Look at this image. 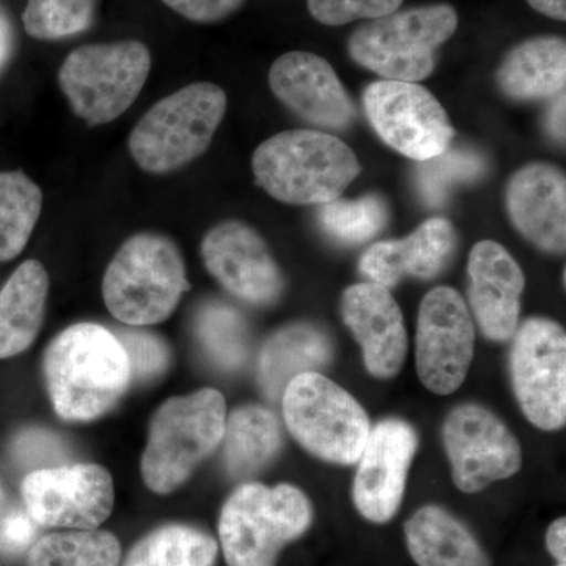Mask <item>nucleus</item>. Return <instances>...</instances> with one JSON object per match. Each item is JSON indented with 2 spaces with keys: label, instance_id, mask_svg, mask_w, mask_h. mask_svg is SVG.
<instances>
[{
  "label": "nucleus",
  "instance_id": "nucleus-34",
  "mask_svg": "<svg viewBox=\"0 0 566 566\" xmlns=\"http://www.w3.org/2000/svg\"><path fill=\"white\" fill-rule=\"evenodd\" d=\"M115 335L128 354L132 379L151 381L166 374L170 365V349L161 337L139 329H123Z\"/></svg>",
  "mask_w": 566,
  "mask_h": 566
},
{
  "label": "nucleus",
  "instance_id": "nucleus-6",
  "mask_svg": "<svg viewBox=\"0 0 566 566\" xmlns=\"http://www.w3.org/2000/svg\"><path fill=\"white\" fill-rule=\"evenodd\" d=\"M227 111L219 85L196 82L151 106L129 136V153L148 174L188 166L210 147Z\"/></svg>",
  "mask_w": 566,
  "mask_h": 566
},
{
  "label": "nucleus",
  "instance_id": "nucleus-7",
  "mask_svg": "<svg viewBox=\"0 0 566 566\" xmlns=\"http://www.w3.org/2000/svg\"><path fill=\"white\" fill-rule=\"evenodd\" d=\"M458 29V13L449 3L412 7L364 22L348 40L354 62L382 80L420 82L436 69L439 48Z\"/></svg>",
  "mask_w": 566,
  "mask_h": 566
},
{
  "label": "nucleus",
  "instance_id": "nucleus-42",
  "mask_svg": "<svg viewBox=\"0 0 566 566\" xmlns=\"http://www.w3.org/2000/svg\"><path fill=\"white\" fill-rule=\"evenodd\" d=\"M557 566H566L565 564H558Z\"/></svg>",
  "mask_w": 566,
  "mask_h": 566
},
{
  "label": "nucleus",
  "instance_id": "nucleus-3",
  "mask_svg": "<svg viewBox=\"0 0 566 566\" xmlns=\"http://www.w3.org/2000/svg\"><path fill=\"white\" fill-rule=\"evenodd\" d=\"M189 289L180 249L169 237L153 232L128 238L103 277L107 311L134 327L166 322Z\"/></svg>",
  "mask_w": 566,
  "mask_h": 566
},
{
  "label": "nucleus",
  "instance_id": "nucleus-8",
  "mask_svg": "<svg viewBox=\"0 0 566 566\" xmlns=\"http://www.w3.org/2000/svg\"><path fill=\"white\" fill-rule=\"evenodd\" d=\"M150 70V51L140 41L85 44L62 63L59 84L77 117L106 125L133 106Z\"/></svg>",
  "mask_w": 566,
  "mask_h": 566
},
{
  "label": "nucleus",
  "instance_id": "nucleus-36",
  "mask_svg": "<svg viewBox=\"0 0 566 566\" xmlns=\"http://www.w3.org/2000/svg\"><path fill=\"white\" fill-rule=\"evenodd\" d=\"M175 13L200 24H212L232 17L244 0H163Z\"/></svg>",
  "mask_w": 566,
  "mask_h": 566
},
{
  "label": "nucleus",
  "instance_id": "nucleus-2",
  "mask_svg": "<svg viewBox=\"0 0 566 566\" xmlns=\"http://www.w3.org/2000/svg\"><path fill=\"white\" fill-rule=\"evenodd\" d=\"M253 175L275 200L289 205L333 202L360 174L356 153L338 137L292 129L264 140L252 158Z\"/></svg>",
  "mask_w": 566,
  "mask_h": 566
},
{
  "label": "nucleus",
  "instance_id": "nucleus-26",
  "mask_svg": "<svg viewBox=\"0 0 566 566\" xmlns=\"http://www.w3.org/2000/svg\"><path fill=\"white\" fill-rule=\"evenodd\" d=\"M222 442L227 472L233 479L253 475L281 452V423L263 406H240L227 416Z\"/></svg>",
  "mask_w": 566,
  "mask_h": 566
},
{
  "label": "nucleus",
  "instance_id": "nucleus-15",
  "mask_svg": "<svg viewBox=\"0 0 566 566\" xmlns=\"http://www.w3.org/2000/svg\"><path fill=\"white\" fill-rule=\"evenodd\" d=\"M200 252L212 277L238 300L260 307L281 300L285 289L281 268L249 223H218L205 234Z\"/></svg>",
  "mask_w": 566,
  "mask_h": 566
},
{
  "label": "nucleus",
  "instance_id": "nucleus-22",
  "mask_svg": "<svg viewBox=\"0 0 566 566\" xmlns=\"http://www.w3.org/2000/svg\"><path fill=\"white\" fill-rule=\"evenodd\" d=\"M499 88L516 102H539L565 92L566 43L560 36H535L506 52L499 66Z\"/></svg>",
  "mask_w": 566,
  "mask_h": 566
},
{
  "label": "nucleus",
  "instance_id": "nucleus-41",
  "mask_svg": "<svg viewBox=\"0 0 566 566\" xmlns=\"http://www.w3.org/2000/svg\"><path fill=\"white\" fill-rule=\"evenodd\" d=\"M11 51H13V31H11L10 21L0 10V70L9 62Z\"/></svg>",
  "mask_w": 566,
  "mask_h": 566
},
{
  "label": "nucleus",
  "instance_id": "nucleus-10",
  "mask_svg": "<svg viewBox=\"0 0 566 566\" xmlns=\"http://www.w3.org/2000/svg\"><path fill=\"white\" fill-rule=\"evenodd\" d=\"M364 107L382 142L417 163L441 155L455 137L444 107L415 82H374L364 93Z\"/></svg>",
  "mask_w": 566,
  "mask_h": 566
},
{
  "label": "nucleus",
  "instance_id": "nucleus-18",
  "mask_svg": "<svg viewBox=\"0 0 566 566\" xmlns=\"http://www.w3.org/2000/svg\"><path fill=\"white\" fill-rule=\"evenodd\" d=\"M342 314L363 348L365 365L375 378H392L408 353L403 314L392 293L374 282L345 290Z\"/></svg>",
  "mask_w": 566,
  "mask_h": 566
},
{
  "label": "nucleus",
  "instance_id": "nucleus-4",
  "mask_svg": "<svg viewBox=\"0 0 566 566\" xmlns=\"http://www.w3.org/2000/svg\"><path fill=\"white\" fill-rule=\"evenodd\" d=\"M226 420V398L216 389L164 401L151 417L140 461L148 490L170 494L185 485L222 444Z\"/></svg>",
  "mask_w": 566,
  "mask_h": 566
},
{
  "label": "nucleus",
  "instance_id": "nucleus-33",
  "mask_svg": "<svg viewBox=\"0 0 566 566\" xmlns=\"http://www.w3.org/2000/svg\"><path fill=\"white\" fill-rule=\"evenodd\" d=\"M98 0H29L22 24L35 40L70 39L95 22Z\"/></svg>",
  "mask_w": 566,
  "mask_h": 566
},
{
  "label": "nucleus",
  "instance_id": "nucleus-1",
  "mask_svg": "<svg viewBox=\"0 0 566 566\" xmlns=\"http://www.w3.org/2000/svg\"><path fill=\"white\" fill-rule=\"evenodd\" d=\"M43 374L52 408L69 422H91L107 415L133 381L122 342L95 323L63 329L48 345Z\"/></svg>",
  "mask_w": 566,
  "mask_h": 566
},
{
  "label": "nucleus",
  "instance_id": "nucleus-12",
  "mask_svg": "<svg viewBox=\"0 0 566 566\" xmlns=\"http://www.w3.org/2000/svg\"><path fill=\"white\" fill-rule=\"evenodd\" d=\"M21 494L39 526L73 531L98 528L115 504L109 471L92 463L36 469L22 480Z\"/></svg>",
  "mask_w": 566,
  "mask_h": 566
},
{
  "label": "nucleus",
  "instance_id": "nucleus-35",
  "mask_svg": "<svg viewBox=\"0 0 566 566\" xmlns=\"http://www.w3.org/2000/svg\"><path fill=\"white\" fill-rule=\"evenodd\" d=\"M403 0H307L308 11L326 25L376 20L400 9Z\"/></svg>",
  "mask_w": 566,
  "mask_h": 566
},
{
  "label": "nucleus",
  "instance_id": "nucleus-27",
  "mask_svg": "<svg viewBox=\"0 0 566 566\" xmlns=\"http://www.w3.org/2000/svg\"><path fill=\"white\" fill-rule=\"evenodd\" d=\"M218 543L200 528L169 524L145 535L122 566H212Z\"/></svg>",
  "mask_w": 566,
  "mask_h": 566
},
{
  "label": "nucleus",
  "instance_id": "nucleus-25",
  "mask_svg": "<svg viewBox=\"0 0 566 566\" xmlns=\"http://www.w3.org/2000/svg\"><path fill=\"white\" fill-rule=\"evenodd\" d=\"M329 338L312 324H290L264 342L259 357L260 385L266 397L277 400L293 378L318 371L329 363Z\"/></svg>",
  "mask_w": 566,
  "mask_h": 566
},
{
  "label": "nucleus",
  "instance_id": "nucleus-19",
  "mask_svg": "<svg viewBox=\"0 0 566 566\" xmlns=\"http://www.w3.org/2000/svg\"><path fill=\"white\" fill-rule=\"evenodd\" d=\"M469 304L483 335L509 342L520 326L526 279L504 245L480 241L469 255Z\"/></svg>",
  "mask_w": 566,
  "mask_h": 566
},
{
  "label": "nucleus",
  "instance_id": "nucleus-11",
  "mask_svg": "<svg viewBox=\"0 0 566 566\" xmlns=\"http://www.w3.org/2000/svg\"><path fill=\"white\" fill-rule=\"evenodd\" d=\"M513 387L535 427L560 430L566 422V337L560 324L531 318L517 326L512 348Z\"/></svg>",
  "mask_w": 566,
  "mask_h": 566
},
{
  "label": "nucleus",
  "instance_id": "nucleus-13",
  "mask_svg": "<svg viewBox=\"0 0 566 566\" xmlns=\"http://www.w3.org/2000/svg\"><path fill=\"white\" fill-rule=\"evenodd\" d=\"M475 329L463 297L438 286L423 297L417 319L416 364L420 381L438 395L460 389L474 359Z\"/></svg>",
  "mask_w": 566,
  "mask_h": 566
},
{
  "label": "nucleus",
  "instance_id": "nucleus-30",
  "mask_svg": "<svg viewBox=\"0 0 566 566\" xmlns=\"http://www.w3.org/2000/svg\"><path fill=\"white\" fill-rule=\"evenodd\" d=\"M486 166L485 156L474 148L449 147L441 155L419 163L415 177L417 192L427 207H444L460 186L482 178Z\"/></svg>",
  "mask_w": 566,
  "mask_h": 566
},
{
  "label": "nucleus",
  "instance_id": "nucleus-9",
  "mask_svg": "<svg viewBox=\"0 0 566 566\" xmlns=\"http://www.w3.org/2000/svg\"><path fill=\"white\" fill-rule=\"evenodd\" d=\"M282 408L290 433L308 453L327 463H357L371 428L352 394L311 371L286 385Z\"/></svg>",
  "mask_w": 566,
  "mask_h": 566
},
{
  "label": "nucleus",
  "instance_id": "nucleus-20",
  "mask_svg": "<svg viewBox=\"0 0 566 566\" xmlns=\"http://www.w3.org/2000/svg\"><path fill=\"white\" fill-rule=\"evenodd\" d=\"M506 210L517 232L547 253L566 245V180L551 164L534 163L506 186Z\"/></svg>",
  "mask_w": 566,
  "mask_h": 566
},
{
  "label": "nucleus",
  "instance_id": "nucleus-16",
  "mask_svg": "<svg viewBox=\"0 0 566 566\" xmlns=\"http://www.w3.org/2000/svg\"><path fill=\"white\" fill-rule=\"evenodd\" d=\"M417 447L419 436L403 420L387 419L370 430L353 486L354 505L365 520L385 524L397 515Z\"/></svg>",
  "mask_w": 566,
  "mask_h": 566
},
{
  "label": "nucleus",
  "instance_id": "nucleus-5",
  "mask_svg": "<svg viewBox=\"0 0 566 566\" xmlns=\"http://www.w3.org/2000/svg\"><path fill=\"white\" fill-rule=\"evenodd\" d=\"M314 520L311 501L296 486L245 483L222 506L219 538L229 566H275L283 547Z\"/></svg>",
  "mask_w": 566,
  "mask_h": 566
},
{
  "label": "nucleus",
  "instance_id": "nucleus-32",
  "mask_svg": "<svg viewBox=\"0 0 566 566\" xmlns=\"http://www.w3.org/2000/svg\"><path fill=\"white\" fill-rule=\"evenodd\" d=\"M389 211L381 197L364 196L356 200L335 199L318 210L324 232L345 244H363L386 227Z\"/></svg>",
  "mask_w": 566,
  "mask_h": 566
},
{
  "label": "nucleus",
  "instance_id": "nucleus-23",
  "mask_svg": "<svg viewBox=\"0 0 566 566\" xmlns=\"http://www.w3.org/2000/svg\"><path fill=\"white\" fill-rule=\"evenodd\" d=\"M50 294V275L28 260L0 290V359L24 353L39 337Z\"/></svg>",
  "mask_w": 566,
  "mask_h": 566
},
{
  "label": "nucleus",
  "instance_id": "nucleus-17",
  "mask_svg": "<svg viewBox=\"0 0 566 566\" xmlns=\"http://www.w3.org/2000/svg\"><path fill=\"white\" fill-rule=\"evenodd\" d=\"M270 87L279 102L319 128L342 132L356 120V106L337 73L312 52L281 55L271 66Z\"/></svg>",
  "mask_w": 566,
  "mask_h": 566
},
{
  "label": "nucleus",
  "instance_id": "nucleus-39",
  "mask_svg": "<svg viewBox=\"0 0 566 566\" xmlns=\"http://www.w3.org/2000/svg\"><path fill=\"white\" fill-rule=\"evenodd\" d=\"M546 547L558 564L566 562V520L558 517L546 532Z\"/></svg>",
  "mask_w": 566,
  "mask_h": 566
},
{
  "label": "nucleus",
  "instance_id": "nucleus-37",
  "mask_svg": "<svg viewBox=\"0 0 566 566\" xmlns=\"http://www.w3.org/2000/svg\"><path fill=\"white\" fill-rule=\"evenodd\" d=\"M36 534V523L28 512H11L0 523V547L9 553H20L31 545Z\"/></svg>",
  "mask_w": 566,
  "mask_h": 566
},
{
  "label": "nucleus",
  "instance_id": "nucleus-14",
  "mask_svg": "<svg viewBox=\"0 0 566 566\" xmlns=\"http://www.w3.org/2000/svg\"><path fill=\"white\" fill-rule=\"evenodd\" d=\"M444 446L458 490L472 494L510 479L523 463L515 434L479 405L458 406L444 423Z\"/></svg>",
  "mask_w": 566,
  "mask_h": 566
},
{
  "label": "nucleus",
  "instance_id": "nucleus-40",
  "mask_svg": "<svg viewBox=\"0 0 566 566\" xmlns=\"http://www.w3.org/2000/svg\"><path fill=\"white\" fill-rule=\"evenodd\" d=\"M528 6L538 13L556 21L566 20V0H527Z\"/></svg>",
  "mask_w": 566,
  "mask_h": 566
},
{
  "label": "nucleus",
  "instance_id": "nucleus-28",
  "mask_svg": "<svg viewBox=\"0 0 566 566\" xmlns=\"http://www.w3.org/2000/svg\"><path fill=\"white\" fill-rule=\"evenodd\" d=\"M43 192L21 170L0 172V262L17 259L39 222Z\"/></svg>",
  "mask_w": 566,
  "mask_h": 566
},
{
  "label": "nucleus",
  "instance_id": "nucleus-21",
  "mask_svg": "<svg viewBox=\"0 0 566 566\" xmlns=\"http://www.w3.org/2000/svg\"><path fill=\"white\" fill-rule=\"evenodd\" d=\"M457 248L452 223L433 218L405 240L379 241L360 256L359 270L376 285H397L403 277H436L449 263Z\"/></svg>",
  "mask_w": 566,
  "mask_h": 566
},
{
  "label": "nucleus",
  "instance_id": "nucleus-38",
  "mask_svg": "<svg viewBox=\"0 0 566 566\" xmlns=\"http://www.w3.org/2000/svg\"><path fill=\"white\" fill-rule=\"evenodd\" d=\"M546 132L558 144L565 142V92L554 96L546 114Z\"/></svg>",
  "mask_w": 566,
  "mask_h": 566
},
{
  "label": "nucleus",
  "instance_id": "nucleus-29",
  "mask_svg": "<svg viewBox=\"0 0 566 566\" xmlns=\"http://www.w3.org/2000/svg\"><path fill=\"white\" fill-rule=\"evenodd\" d=\"M122 546L111 532H57L29 549L28 566H118Z\"/></svg>",
  "mask_w": 566,
  "mask_h": 566
},
{
  "label": "nucleus",
  "instance_id": "nucleus-24",
  "mask_svg": "<svg viewBox=\"0 0 566 566\" xmlns=\"http://www.w3.org/2000/svg\"><path fill=\"white\" fill-rule=\"evenodd\" d=\"M405 535L419 566H491L475 536L441 506L417 510L405 524Z\"/></svg>",
  "mask_w": 566,
  "mask_h": 566
},
{
  "label": "nucleus",
  "instance_id": "nucleus-31",
  "mask_svg": "<svg viewBox=\"0 0 566 566\" xmlns=\"http://www.w3.org/2000/svg\"><path fill=\"white\" fill-rule=\"evenodd\" d=\"M196 333L205 352L219 367L233 370L248 359V323L232 305L205 304L197 314Z\"/></svg>",
  "mask_w": 566,
  "mask_h": 566
}]
</instances>
